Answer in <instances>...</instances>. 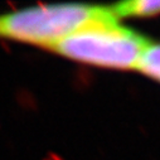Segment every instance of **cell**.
Segmentation results:
<instances>
[{"label": "cell", "instance_id": "1", "mask_svg": "<svg viewBox=\"0 0 160 160\" xmlns=\"http://www.w3.org/2000/svg\"><path fill=\"white\" fill-rule=\"evenodd\" d=\"M111 8L52 4L0 13V41L52 51L85 25L111 15Z\"/></svg>", "mask_w": 160, "mask_h": 160}, {"label": "cell", "instance_id": "2", "mask_svg": "<svg viewBox=\"0 0 160 160\" xmlns=\"http://www.w3.org/2000/svg\"><path fill=\"white\" fill-rule=\"evenodd\" d=\"M149 44L142 35L120 25L112 13L71 34L52 51L77 62L130 69L138 67Z\"/></svg>", "mask_w": 160, "mask_h": 160}, {"label": "cell", "instance_id": "3", "mask_svg": "<svg viewBox=\"0 0 160 160\" xmlns=\"http://www.w3.org/2000/svg\"><path fill=\"white\" fill-rule=\"evenodd\" d=\"M117 19L126 17H150L160 13V0H134L111 7Z\"/></svg>", "mask_w": 160, "mask_h": 160}, {"label": "cell", "instance_id": "4", "mask_svg": "<svg viewBox=\"0 0 160 160\" xmlns=\"http://www.w3.org/2000/svg\"><path fill=\"white\" fill-rule=\"evenodd\" d=\"M136 69L160 81V44H149L144 51Z\"/></svg>", "mask_w": 160, "mask_h": 160}]
</instances>
